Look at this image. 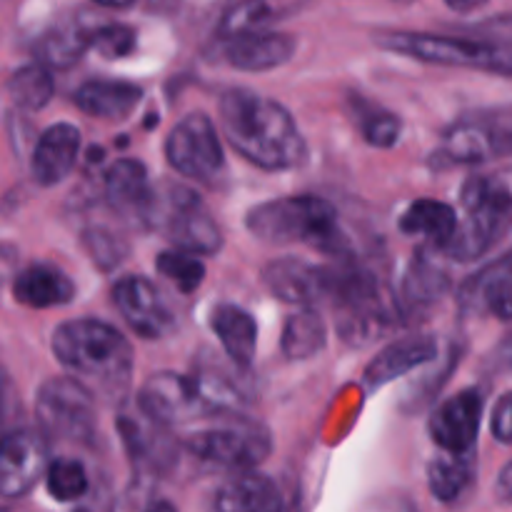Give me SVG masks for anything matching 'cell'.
Here are the masks:
<instances>
[{
    "label": "cell",
    "mask_w": 512,
    "mask_h": 512,
    "mask_svg": "<svg viewBox=\"0 0 512 512\" xmlns=\"http://www.w3.org/2000/svg\"><path fill=\"white\" fill-rule=\"evenodd\" d=\"M218 113L225 140L248 163L263 170H290L308 158L303 133L278 100L248 88H230L220 95Z\"/></svg>",
    "instance_id": "1"
},
{
    "label": "cell",
    "mask_w": 512,
    "mask_h": 512,
    "mask_svg": "<svg viewBox=\"0 0 512 512\" xmlns=\"http://www.w3.org/2000/svg\"><path fill=\"white\" fill-rule=\"evenodd\" d=\"M55 360L80 378L108 385L128 383L133 370V348L118 328L95 318L68 320L58 325L50 340Z\"/></svg>",
    "instance_id": "2"
},
{
    "label": "cell",
    "mask_w": 512,
    "mask_h": 512,
    "mask_svg": "<svg viewBox=\"0 0 512 512\" xmlns=\"http://www.w3.org/2000/svg\"><path fill=\"white\" fill-rule=\"evenodd\" d=\"M250 235L270 245L305 243L320 250L340 248V215L318 195H290L260 203L245 215Z\"/></svg>",
    "instance_id": "3"
},
{
    "label": "cell",
    "mask_w": 512,
    "mask_h": 512,
    "mask_svg": "<svg viewBox=\"0 0 512 512\" xmlns=\"http://www.w3.org/2000/svg\"><path fill=\"white\" fill-rule=\"evenodd\" d=\"M465 223L443 250L450 260H478L512 223V168L473 175L460 190Z\"/></svg>",
    "instance_id": "4"
},
{
    "label": "cell",
    "mask_w": 512,
    "mask_h": 512,
    "mask_svg": "<svg viewBox=\"0 0 512 512\" xmlns=\"http://www.w3.org/2000/svg\"><path fill=\"white\" fill-rule=\"evenodd\" d=\"M330 305L338 315V333L353 348L373 343L395 323L393 303L385 298L383 283L360 265L330 268Z\"/></svg>",
    "instance_id": "5"
},
{
    "label": "cell",
    "mask_w": 512,
    "mask_h": 512,
    "mask_svg": "<svg viewBox=\"0 0 512 512\" xmlns=\"http://www.w3.org/2000/svg\"><path fill=\"white\" fill-rule=\"evenodd\" d=\"M375 43L390 53L405 55V58L420 60V63L512 75V40H475L455 38V35L388 30V33L375 35Z\"/></svg>",
    "instance_id": "6"
},
{
    "label": "cell",
    "mask_w": 512,
    "mask_h": 512,
    "mask_svg": "<svg viewBox=\"0 0 512 512\" xmlns=\"http://www.w3.org/2000/svg\"><path fill=\"white\" fill-rule=\"evenodd\" d=\"M185 448L200 463L220 470H248L265 463L273 450V435L250 418H228V423L198 430L185 438Z\"/></svg>",
    "instance_id": "7"
},
{
    "label": "cell",
    "mask_w": 512,
    "mask_h": 512,
    "mask_svg": "<svg viewBox=\"0 0 512 512\" xmlns=\"http://www.w3.org/2000/svg\"><path fill=\"white\" fill-rule=\"evenodd\" d=\"M153 228H160L173 248L190 255H215L223 248V230L198 198L185 185H170L168 193L158 195Z\"/></svg>",
    "instance_id": "8"
},
{
    "label": "cell",
    "mask_w": 512,
    "mask_h": 512,
    "mask_svg": "<svg viewBox=\"0 0 512 512\" xmlns=\"http://www.w3.org/2000/svg\"><path fill=\"white\" fill-rule=\"evenodd\" d=\"M40 433L65 443H90L95 435L93 393L75 378H50L35 398Z\"/></svg>",
    "instance_id": "9"
},
{
    "label": "cell",
    "mask_w": 512,
    "mask_h": 512,
    "mask_svg": "<svg viewBox=\"0 0 512 512\" xmlns=\"http://www.w3.org/2000/svg\"><path fill=\"white\" fill-rule=\"evenodd\" d=\"M512 155V105L460 118L443 135L438 150L440 165H478Z\"/></svg>",
    "instance_id": "10"
},
{
    "label": "cell",
    "mask_w": 512,
    "mask_h": 512,
    "mask_svg": "<svg viewBox=\"0 0 512 512\" xmlns=\"http://www.w3.org/2000/svg\"><path fill=\"white\" fill-rule=\"evenodd\" d=\"M165 158L183 178L213 183L225 168L223 143L213 120L205 113H188L165 140Z\"/></svg>",
    "instance_id": "11"
},
{
    "label": "cell",
    "mask_w": 512,
    "mask_h": 512,
    "mask_svg": "<svg viewBox=\"0 0 512 512\" xmlns=\"http://www.w3.org/2000/svg\"><path fill=\"white\" fill-rule=\"evenodd\" d=\"M138 408L150 423L163 425V428L188 423L198 415L210 413L193 375L185 378V375L170 373V370L155 373L145 380L138 395Z\"/></svg>",
    "instance_id": "12"
},
{
    "label": "cell",
    "mask_w": 512,
    "mask_h": 512,
    "mask_svg": "<svg viewBox=\"0 0 512 512\" xmlns=\"http://www.w3.org/2000/svg\"><path fill=\"white\" fill-rule=\"evenodd\" d=\"M48 445L38 430H10L0 448V493L3 498H23L48 475Z\"/></svg>",
    "instance_id": "13"
},
{
    "label": "cell",
    "mask_w": 512,
    "mask_h": 512,
    "mask_svg": "<svg viewBox=\"0 0 512 512\" xmlns=\"http://www.w3.org/2000/svg\"><path fill=\"white\" fill-rule=\"evenodd\" d=\"M113 303L135 335L160 340L173 330L175 315L153 280L143 275H125L113 285Z\"/></svg>",
    "instance_id": "14"
},
{
    "label": "cell",
    "mask_w": 512,
    "mask_h": 512,
    "mask_svg": "<svg viewBox=\"0 0 512 512\" xmlns=\"http://www.w3.org/2000/svg\"><path fill=\"white\" fill-rule=\"evenodd\" d=\"M485 400L478 388H465L443 400L428 420V433L443 453L468 455L475 450Z\"/></svg>",
    "instance_id": "15"
},
{
    "label": "cell",
    "mask_w": 512,
    "mask_h": 512,
    "mask_svg": "<svg viewBox=\"0 0 512 512\" xmlns=\"http://www.w3.org/2000/svg\"><path fill=\"white\" fill-rule=\"evenodd\" d=\"M105 198L113 210L128 215L138 225L153 228L158 193L150 185L148 170L143 163L133 158L115 160L105 170Z\"/></svg>",
    "instance_id": "16"
},
{
    "label": "cell",
    "mask_w": 512,
    "mask_h": 512,
    "mask_svg": "<svg viewBox=\"0 0 512 512\" xmlns=\"http://www.w3.org/2000/svg\"><path fill=\"white\" fill-rule=\"evenodd\" d=\"M263 283L288 305L313 308L330 298V268L310 265L300 258H278L263 268Z\"/></svg>",
    "instance_id": "17"
},
{
    "label": "cell",
    "mask_w": 512,
    "mask_h": 512,
    "mask_svg": "<svg viewBox=\"0 0 512 512\" xmlns=\"http://www.w3.org/2000/svg\"><path fill=\"white\" fill-rule=\"evenodd\" d=\"M80 145H83V138L75 125L55 123L43 130L35 140L33 158H30V173L35 183L43 188L63 183L78 163Z\"/></svg>",
    "instance_id": "18"
},
{
    "label": "cell",
    "mask_w": 512,
    "mask_h": 512,
    "mask_svg": "<svg viewBox=\"0 0 512 512\" xmlns=\"http://www.w3.org/2000/svg\"><path fill=\"white\" fill-rule=\"evenodd\" d=\"M210 512H295V508L273 478L248 470L220 485Z\"/></svg>",
    "instance_id": "19"
},
{
    "label": "cell",
    "mask_w": 512,
    "mask_h": 512,
    "mask_svg": "<svg viewBox=\"0 0 512 512\" xmlns=\"http://www.w3.org/2000/svg\"><path fill=\"white\" fill-rule=\"evenodd\" d=\"M435 355H438V343L433 338H428V335H413V338L395 340V343L380 350L368 363V368L363 373L365 388H385L393 380L405 378L413 370L433 363Z\"/></svg>",
    "instance_id": "20"
},
{
    "label": "cell",
    "mask_w": 512,
    "mask_h": 512,
    "mask_svg": "<svg viewBox=\"0 0 512 512\" xmlns=\"http://www.w3.org/2000/svg\"><path fill=\"white\" fill-rule=\"evenodd\" d=\"M298 40L288 33H263L245 35V38L225 40L223 60L235 70L243 73H265V70L280 68L295 55Z\"/></svg>",
    "instance_id": "21"
},
{
    "label": "cell",
    "mask_w": 512,
    "mask_h": 512,
    "mask_svg": "<svg viewBox=\"0 0 512 512\" xmlns=\"http://www.w3.org/2000/svg\"><path fill=\"white\" fill-rule=\"evenodd\" d=\"M460 300L465 310L493 313L500 320H512V255L473 275L465 283Z\"/></svg>",
    "instance_id": "22"
},
{
    "label": "cell",
    "mask_w": 512,
    "mask_h": 512,
    "mask_svg": "<svg viewBox=\"0 0 512 512\" xmlns=\"http://www.w3.org/2000/svg\"><path fill=\"white\" fill-rule=\"evenodd\" d=\"M13 298L28 308H55V305H68L75 298V285L55 265L35 263L15 275Z\"/></svg>",
    "instance_id": "23"
},
{
    "label": "cell",
    "mask_w": 512,
    "mask_h": 512,
    "mask_svg": "<svg viewBox=\"0 0 512 512\" xmlns=\"http://www.w3.org/2000/svg\"><path fill=\"white\" fill-rule=\"evenodd\" d=\"M210 328L235 368L253 365L255 350H258V323L248 310L233 303L215 305L210 313Z\"/></svg>",
    "instance_id": "24"
},
{
    "label": "cell",
    "mask_w": 512,
    "mask_h": 512,
    "mask_svg": "<svg viewBox=\"0 0 512 512\" xmlns=\"http://www.w3.org/2000/svg\"><path fill=\"white\" fill-rule=\"evenodd\" d=\"M143 100V88L125 80H88L73 95L85 115L103 120H125Z\"/></svg>",
    "instance_id": "25"
},
{
    "label": "cell",
    "mask_w": 512,
    "mask_h": 512,
    "mask_svg": "<svg viewBox=\"0 0 512 512\" xmlns=\"http://www.w3.org/2000/svg\"><path fill=\"white\" fill-rule=\"evenodd\" d=\"M398 228L405 235L425 238L433 248H438L443 253L450 245V240L455 238V233L460 230V220L453 205L440 203V200L433 198H418L400 215Z\"/></svg>",
    "instance_id": "26"
},
{
    "label": "cell",
    "mask_w": 512,
    "mask_h": 512,
    "mask_svg": "<svg viewBox=\"0 0 512 512\" xmlns=\"http://www.w3.org/2000/svg\"><path fill=\"white\" fill-rule=\"evenodd\" d=\"M450 288L448 270L440 265V260L430 258L428 253H418L413 263L408 265L403 278V305L405 308H428L438 303Z\"/></svg>",
    "instance_id": "27"
},
{
    "label": "cell",
    "mask_w": 512,
    "mask_h": 512,
    "mask_svg": "<svg viewBox=\"0 0 512 512\" xmlns=\"http://www.w3.org/2000/svg\"><path fill=\"white\" fill-rule=\"evenodd\" d=\"M90 38L93 30H85L80 23H60L38 40L35 53L45 68L65 70L78 63L85 50H90Z\"/></svg>",
    "instance_id": "28"
},
{
    "label": "cell",
    "mask_w": 512,
    "mask_h": 512,
    "mask_svg": "<svg viewBox=\"0 0 512 512\" xmlns=\"http://www.w3.org/2000/svg\"><path fill=\"white\" fill-rule=\"evenodd\" d=\"M325 323L318 310L300 308L290 315L280 335V350L288 360H310L325 348Z\"/></svg>",
    "instance_id": "29"
},
{
    "label": "cell",
    "mask_w": 512,
    "mask_h": 512,
    "mask_svg": "<svg viewBox=\"0 0 512 512\" xmlns=\"http://www.w3.org/2000/svg\"><path fill=\"white\" fill-rule=\"evenodd\" d=\"M475 475L473 453L455 455L443 453L430 460L428 465V488L440 503H455L465 490L470 488Z\"/></svg>",
    "instance_id": "30"
},
{
    "label": "cell",
    "mask_w": 512,
    "mask_h": 512,
    "mask_svg": "<svg viewBox=\"0 0 512 512\" xmlns=\"http://www.w3.org/2000/svg\"><path fill=\"white\" fill-rule=\"evenodd\" d=\"M8 93L15 108L28 110V113L43 110L53 100L55 93L53 73L43 63L23 65V68H18L10 75Z\"/></svg>",
    "instance_id": "31"
},
{
    "label": "cell",
    "mask_w": 512,
    "mask_h": 512,
    "mask_svg": "<svg viewBox=\"0 0 512 512\" xmlns=\"http://www.w3.org/2000/svg\"><path fill=\"white\" fill-rule=\"evenodd\" d=\"M195 385H198L200 395H203L205 405L210 413H225V415H238L240 410L248 405L243 390L233 383V378L218 368H198L193 375Z\"/></svg>",
    "instance_id": "32"
},
{
    "label": "cell",
    "mask_w": 512,
    "mask_h": 512,
    "mask_svg": "<svg viewBox=\"0 0 512 512\" xmlns=\"http://www.w3.org/2000/svg\"><path fill=\"white\" fill-rule=\"evenodd\" d=\"M273 5L268 0H235L220 18L218 33L223 40L245 38V35L263 33L265 25L273 20Z\"/></svg>",
    "instance_id": "33"
},
{
    "label": "cell",
    "mask_w": 512,
    "mask_h": 512,
    "mask_svg": "<svg viewBox=\"0 0 512 512\" xmlns=\"http://www.w3.org/2000/svg\"><path fill=\"white\" fill-rule=\"evenodd\" d=\"M155 268L163 278H168L180 293H193L203 285L205 265L198 255H190L185 250H163L155 260Z\"/></svg>",
    "instance_id": "34"
},
{
    "label": "cell",
    "mask_w": 512,
    "mask_h": 512,
    "mask_svg": "<svg viewBox=\"0 0 512 512\" xmlns=\"http://www.w3.org/2000/svg\"><path fill=\"white\" fill-rule=\"evenodd\" d=\"M45 488L58 503H75L88 493V473L78 460H55L45 475Z\"/></svg>",
    "instance_id": "35"
},
{
    "label": "cell",
    "mask_w": 512,
    "mask_h": 512,
    "mask_svg": "<svg viewBox=\"0 0 512 512\" xmlns=\"http://www.w3.org/2000/svg\"><path fill=\"white\" fill-rule=\"evenodd\" d=\"M83 248L88 250L90 260H93L100 270L118 268V265L128 258L130 250L125 238H120V235L113 233L110 228H103V225L83 230Z\"/></svg>",
    "instance_id": "36"
},
{
    "label": "cell",
    "mask_w": 512,
    "mask_h": 512,
    "mask_svg": "<svg viewBox=\"0 0 512 512\" xmlns=\"http://www.w3.org/2000/svg\"><path fill=\"white\" fill-rule=\"evenodd\" d=\"M360 133L373 148H393L403 133V120L385 108L360 110Z\"/></svg>",
    "instance_id": "37"
},
{
    "label": "cell",
    "mask_w": 512,
    "mask_h": 512,
    "mask_svg": "<svg viewBox=\"0 0 512 512\" xmlns=\"http://www.w3.org/2000/svg\"><path fill=\"white\" fill-rule=\"evenodd\" d=\"M90 48L108 60L125 58V55L133 53L135 48V30L128 28V25H118V23L103 25V28L93 30Z\"/></svg>",
    "instance_id": "38"
},
{
    "label": "cell",
    "mask_w": 512,
    "mask_h": 512,
    "mask_svg": "<svg viewBox=\"0 0 512 512\" xmlns=\"http://www.w3.org/2000/svg\"><path fill=\"white\" fill-rule=\"evenodd\" d=\"M490 433L498 443L512 445V393H505L495 403L493 415H490Z\"/></svg>",
    "instance_id": "39"
},
{
    "label": "cell",
    "mask_w": 512,
    "mask_h": 512,
    "mask_svg": "<svg viewBox=\"0 0 512 512\" xmlns=\"http://www.w3.org/2000/svg\"><path fill=\"white\" fill-rule=\"evenodd\" d=\"M495 498L500 503H512V460L500 470L498 480H495Z\"/></svg>",
    "instance_id": "40"
},
{
    "label": "cell",
    "mask_w": 512,
    "mask_h": 512,
    "mask_svg": "<svg viewBox=\"0 0 512 512\" xmlns=\"http://www.w3.org/2000/svg\"><path fill=\"white\" fill-rule=\"evenodd\" d=\"M485 3H488V0H445V5H448L450 10H455V13H473V10L483 8Z\"/></svg>",
    "instance_id": "41"
},
{
    "label": "cell",
    "mask_w": 512,
    "mask_h": 512,
    "mask_svg": "<svg viewBox=\"0 0 512 512\" xmlns=\"http://www.w3.org/2000/svg\"><path fill=\"white\" fill-rule=\"evenodd\" d=\"M98 5H105V8H130L135 0H95Z\"/></svg>",
    "instance_id": "42"
},
{
    "label": "cell",
    "mask_w": 512,
    "mask_h": 512,
    "mask_svg": "<svg viewBox=\"0 0 512 512\" xmlns=\"http://www.w3.org/2000/svg\"><path fill=\"white\" fill-rule=\"evenodd\" d=\"M148 512H175V508L170 503H155Z\"/></svg>",
    "instance_id": "43"
},
{
    "label": "cell",
    "mask_w": 512,
    "mask_h": 512,
    "mask_svg": "<svg viewBox=\"0 0 512 512\" xmlns=\"http://www.w3.org/2000/svg\"><path fill=\"white\" fill-rule=\"evenodd\" d=\"M508 355L512 358V338H510V343H508Z\"/></svg>",
    "instance_id": "44"
},
{
    "label": "cell",
    "mask_w": 512,
    "mask_h": 512,
    "mask_svg": "<svg viewBox=\"0 0 512 512\" xmlns=\"http://www.w3.org/2000/svg\"><path fill=\"white\" fill-rule=\"evenodd\" d=\"M75 512H88V510H75Z\"/></svg>",
    "instance_id": "45"
}]
</instances>
